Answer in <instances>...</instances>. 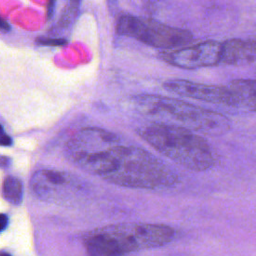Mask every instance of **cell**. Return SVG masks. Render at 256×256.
<instances>
[{"instance_id": "2", "label": "cell", "mask_w": 256, "mask_h": 256, "mask_svg": "<svg viewBox=\"0 0 256 256\" xmlns=\"http://www.w3.org/2000/svg\"><path fill=\"white\" fill-rule=\"evenodd\" d=\"M175 236L176 231L164 224L118 223L88 231L82 243L87 256H126L164 246Z\"/></svg>"}, {"instance_id": "17", "label": "cell", "mask_w": 256, "mask_h": 256, "mask_svg": "<svg viewBox=\"0 0 256 256\" xmlns=\"http://www.w3.org/2000/svg\"><path fill=\"white\" fill-rule=\"evenodd\" d=\"M10 163H11L10 158L0 155V167L1 168H7L10 165Z\"/></svg>"}, {"instance_id": "11", "label": "cell", "mask_w": 256, "mask_h": 256, "mask_svg": "<svg viewBox=\"0 0 256 256\" xmlns=\"http://www.w3.org/2000/svg\"><path fill=\"white\" fill-rule=\"evenodd\" d=\"M241 103V108L254 112L256 108V88L252 79H236L228 84Z\"/></svg>"}, {"instance_id": "10", "label": "cell", "mask_w": 256, "mask_h": 256, "mask_svg": "<svg viewBox=\"0 0 256 256\" xmlns=\"http://www.w3.org/2000/svg\"><path fill=\"white\" fill-rule=\"evenodd\" d=\"M255 60L254 40L243 41L241 39H230L221 43L220 62L236 65L240 63H253Z\"/></svg>"}, {"instance_id": "1", "label": "cell", "mask_w": 256, "mask_h": 256, "mask_svg": "<svg viewBox=\"0 0 256 256\" xmlns=\"http://www.w3.org/2000/svg\"><path fill=\"white\" fill-rule=\"evenodd\" d=\"M80 169L127 188L159 189L176 185L178 175L162 160L121 141L72 161Z\"/></svg>"}, {"instance_id": "6", "label": "cell", "mask_w": 256, "mask_h": 256, "mask_svg": "<svg viewBox=\"0 0 256 256\" xmlns=\"http://www.w3.org/2000/svg\"><path fill=\"white\" fill-rule=\"evenodd\" d=\"M33 193L43 201L56 202L70 197L80 189V184L69 173L42 169L35 172L31 178Z\"/></svg>"}, {"instance_id": "15", "label": "cell", "mask_w": 256, "mask_h": 256, "mask_svg": "<svg viewBox=\"0 0 256 256\" xmlns=\"http://www.w3.org/2000/svg\"><path fill=\"white\" fill-rule=\"evenodd\" d=\"M55 4H56V0H48V3H47V18L48 19H51L54 14Z\"/></svg>"}, {"instance_id": "4", "label": "cell", "mask_w": 256, "mask_h": 256, "mask_svg": "<svg viewBox=\"0 0 256 256\" xmlns=\"http://www.w3.org/2000/svg\"><path fill=\"white\" fill-rule=\"evenodd\" d=\"M134 104L142 114L167 120L196 133L218 136L230 129V121L225 115L176 98L141 94L134 97Z\"/></svg>"}, {"instance_id": "5", "label": "cell", "mask_w": 256, "mask_h": 256, "mask_svg": "<svg viewBox=\"0 0 256 256\" xmlns=\"http://www.w3.org/2000/svg\"><path fill=\"white\" fill-rule=\"evenodd\" d=\"M116 31L119 35L133 37L149 46L163 49L186 45L193 38L188 30L167 26L151 19H140L128 13L119 15Z\"/></svg>"}, {"instance_id": "18", "label": "cell", "mask_w": 256, "mask_h": 256, "mask_svg": "<svg viewBox=\"0 0 256 256\" xmlns=\"http://www.w3.org/2000/svg\"><path fill=\"white\" fill-rule=\"evenodd\" d=\"M10 29H11V28H10V25H9L3 18L0 17V30L7 32V31H9Z\"/></svg>"}, {"instance_id": "14", "label": "cell", "mask_w": 256, "mask_h": 256, "mask_svg": "<svg viewBox=\"0 0 256 256\" xmlns=\"http://www.w3.org/2000/svg\"><path fill=\"white\" fill-rule=\"evenodd\" d=\"M12 144V139L10 138V136H8L3 127L0 125V145L2 146H9Z\"/></svg>"}, {"instance_id": "3", "label": "cell", "mask_w": 256, "mask_h": 256, "mask_svg": "<svg viewBox=\"0 0 256 256\" xmlns=\"http://www.w3.org/2000/svg\"><path fill=\"white\" fill-rule=\"evenodd\" d=\"M137 133L156 151L189 170L205 171L216 163L211 145L187 128L156 122L139 127Z\"/></svg>"}, {"instance_id": "8", "label": "cell", "mask_w": 256, "mask_h": 256, "mask_svg": "<svg viewBox=\"0 0 256 256\" xmlns=\"http://www.w3.org/2000/svg\"><path fill=\"white\" fill-rule=\"evenodd\" d=\"M160 56L170 65L182 69H197L214 66L220 63L221 43L205 41L170 52L166 51L161 53Z\"/></svg>"}, {"instance_id": "12", "label": "cell", "mask_w": 256, "mask_h": 256, "mask_svg": "<svg viewBox=\"0 0 256 256\" xmlns=\"http://www.w3.org/2000/svg\"><path fill=\"white\" fill-rule=\"evenodd\" d=\"M3 197L11 204H20L23 198L22 182L13 176L6 177L3 182Z\"/></svg>"}, {"instance_id": "9", "label": "cell", "mask_w": 256, "mask_h": 256, "mask_svg": "<svg viewBox=\"0 0 256 256\" xmlns=\"http://www.w3.org/2000/svg\"><path fill=\"white\" fill-rule=\"evenodd\" d=\"M113 132L97 127H85L74 133L66 142L64 153L69 161L98 151L106 146L120 142Z\"/></svg>"}, {"instance_id": "16", "label": "cell", "mask_w": 256, "mask_h": 256, "mask_svg": "<svg viewBox=\"0 0 256 256\" xmlns=\"http://www.w3.org/2000/svg\"><path fill=\"white\" fill-rule=\"evenodd\" d=\"M8 225V217L5 214H0V232H2Z\"/></svg>"}, {"instance_id": "13", "label": "cell", "mask_w": 256, "mask_h": 256, "mask_svg": "<svg viewBox=\"0 0 256 256\" xmlns=\"http://www.w3.org/2000/svg\"><path fill=\"white\" fill-rule=\"evenodd\" d=\"M36 42L39 45H43V46H63L67 43V41L63 38H44V37L37 38Z\"/></svg>"}, {"instance_id": "19", "label": "cell", "mask_w": 256, "mask_h": 256, "mask_svg": "<svg viewBox=\"0 0 256 256\" xmlns=\"http://www.w3.org/2000/svg\"><path fill=\"white\" fill-rule=\"evenodd\" d=\"M0 256H11L9 253H6V252H3V253H0Z\"/></svg>"}, {"instance_id": "7", "label": "cell", "mask_w": 256, "mask_h": 256, "mask_svg": "<svg viewBox=\"0 0 256 256\" xmlns=\"http://www.w3.org/2000/svg\"><path fill=\"white\" fill-rule=\"evenodd\" d=\"M167 91L213 104L241 108V103L231 88L191 82L188 80H170L163 84Z\"/></svg>"}]
</instances>
